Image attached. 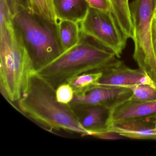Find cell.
<instances>
[{"instance_id": "13", "label": "cell", "mask_w": 156, "mask_h": 156, "mask_svg": "<svg viewBox=\"0 0 156 156\" xmlns=\"http://www.w3.org/2000/svg\"><path fill=\"white\" fill-rule=\"evenodd\" d=\"M111 12L127 39H133V26L129 0H109Z\"/></svg>"}, {"instance_id": "14", "label": "cell", "mask_w": 156, "mask_h": 156, "mask_svg": "<svg viewBox=\"0 0 156 156\" xmlns=\"http://www.w3.org/2000/svg\"><path fill=\"white\" fill-rule=\"evenodd\" d=\"M58 28L59 37L64 51L78 43L80 38L78 23L66 20H60L58 21Z\"/></svg>"}, {"instance_id": "7", "label": "cell", "mask_w": 156, "mask_h": 156, "mask_svg": "<svg viewBox=\"0 0 156 156\" xmlns=\"http://www.w3.org/2000/svg\"><path fill=\"white\" fill-rule=\"evenodd\" d=\"M132 90L123 87H96L85 94L75 95L71 104L83 106H101L114 109L129 100Z\"/></svg>"}, {"instance_id": "21", "label": "cell", "mask_w": 156, "mask_h": 156, "mask_svg": "<svg viewBox=\"0 0 156 156\" xmlns=\"http://www.w3.org/2000/svg\"><path fill=\"white\" fill-rule=\"evenodd\" d=\"M93 136L102 139L116 140L124 139L125 137L119 133L113 132H102L95 133L92 135Z\"/></svg>"}, {"instance_id": "19", "label": "cell", "mask_w": 156, "mask_h": 156, "mask_svg": "<svg viewBox=\"0 0 156 156\" xmlns=\"http://www.w3.org/2000/svg\"><path fill=\"white\" fill-rule=\"evenodd\" d=\"M12 18L21 11L30 9L29 0H3Z\"/></svg>"}, {"instance_id": "3", "label": "cell", "mask_w": 156, "mask_h": 156, "mask_svg": "<svg viewBox=\"0 0 156 156\" xmlns=\"http://www.w3.org/2000/svg\"><path fill=\"white\" fill-rule=\"evenodd\" d=\"M36 72L33 62L6 12L0 13V87L11 102H18Z\"/></svg>"}, {"instance_id": "2", "label": "cell", "mask_w": 156, "mask_h": 156, "mask_svg": "<svg viewBox=\"0 0 156 156\" xmlns=\"http://www.w3.org/2000/svg\"><path fill=\"white\" fill-rule=\"evenodd\" d=\"M118 58L113 52L80 32L76 45L36 72L56 89L76 76L118 66L122 62Z\"/></svg>"}, {"instance_id": "18", "label": "cell", "mask_w": 156, "mask_h": 156, "mask_svg": "<svg viewBox=\"0 0 156 156\" xmlns=\"http://www.w3.org/2000/svg\"><path fill=\"white\" fill-rule=\"evenodd\" d=\"M56 99L59 103L65 105H69L73 99L74 91L68 83L59 85L55 90Z\"/></svg>"}, {"instance_id": "4", "label": "cell", "mask_w": 156, "mask_h": 156, "mask_svg": "<svg viewBox=\"0 0 156 156\" xmlns=\"http://www.w3.org/2000/svg\"><path fill=\"white\" fill-rule=\"evenodd\" d=\"M12 21L36 70L64 52L59 37L58 23L30 9L18 12L12 17Z\"/></svg>"}, {"instance_id": "12", "label": "cell", "mask_w": 156, "mask_h": 156, "mask_svg": "<svg viewBox=\"0 0 156 156\" xmlns=\"http://www.w3.org/2000/svg\"><path fill=\"white\" fill-rule=\"evenodd\" d=\"M86 115L81 123L92 133L108 132L111 121V109L101 106L86 107Z\"/></svg>"}, {"instance_id": "9", "label": "cell", "mask_w": 156, "mask_h": 156, "mask_svg": "<svg viewBox=\"0 0 156 156\" xmlns=\"http://www.w3.org/2000/svg\"><path fill=\"white\" fill-rule=\"evenodd\" d=\"M108 132H116L126 138L134 139L156 140V116L111 122Z\"/></svg>"}, {"instance_id": "6", "label": "cell", "mask_w": 156, "mask_h": 156, "mask_svg": "<svg viewBox=\"0 0 156 156\" xmlns=\"http://www.w3.org/2000/svg\"><path fill=\"white\" fill-rule=\"evenodd\" d=\"M80 32L94 39L120 58L127 39L119 29L111 12L90 7L83 20L78 23Z\"/></svg>"}, {"instance_id": "5", "label": "cell", "mask_w": 156, "mask_h": 156, "mask_svg": "<svg viewBox=\"0 0 156 156\" xmlns=\"http://www.w3.org/2000/svg\"><path fill=\"white\" fill-rule=\"evenodd\" d=\"M135 45L133 58L156 84V57L152 42V26L156 0H133L130 4Z\"/></svg>"}, {"instance_id": "17", "label": "cell", "mask_w": 156, "mask_h": 156, "mask_svg": "<svg viewBox=\"0 0 156 156\" xmlns=\"http://www.w3.org/2000/svg\"><path fill=\"white\" fill-rule=\"evenodd\" d=\"M132 94L129 100L140 102L156 101V87L147 84L134 85L127 87Z\"/></svg>"}, {"instance_id": "22", "label": "cell", "mask_w": 156, "mask_h": 156, "mask_svg": "<svg viewBox=\"0 0 156 156\" xmlns=\"http://www.w3.org/2000/svg\"><path fill=\"white\" fill-rule=\"evenodd\" d=\"M152 42L153 50L156 57V15L154 17L152 22Z\"/></svg>"}, {"instance_id": "8", "label": "cell", "mask_w": 156, "mask_h": 156, "mask_svg": "<svg viewBox=\"0 0 156 156\" xmlns=\"http://www.w3.org/2000/svg\"><path fill=\"white\" fill-rule=\"evenodd\" d=\"M96 84V87H123L134 85H149L156 87V84L142 69H132L123 62L118 66L107 69Z\"/></svg>"}, {"instance_id": "11", "label": "cell", "mask_w": 156, "mask_h": 156, "mask_svg": "<svg viewBox=\"0 0 156 156\" xmlns=\"http://www.w3.org/2000/svg\"><path fill=\"white\" fill-rule=\"evenodd\" d=\"M58 21L66 20L79 23L85 17L90 6L86 0H53Z\"/></svg>"}, {"instance_id": "10", "label": "cell", "mask_w": 156, "mask_h": 156, "mask_svg": "<svg viewBox=\"0 0 156 156\" xmlns=\"http://www.w3.org/2000/svg\"><path fill=\"white\" fill-rule=\"evenodd\" d=\"M150 116H156V101L140 102L128 100L111 110L110 123Z\"/></svg>"}, {"instance_id": "1", "label": "cell", "mask_w": 156, "mask_h": 156, "mask_svg": "<svg viewBox=\"0 0 156 156\" xmlns=\"http://www.w3.org/2000/svg\"><path fill=\"white\" fill-rule=\"evenodd\" d=\"M55 90L36 72L18 101L19 110L47 129H64L92 136V132L84 127L70 106L57 101Z\"/></svg>"}, {"instance_id": "15", "label": "cell", "mask_w": 156, "mask_h": 156, "mask_svg": "<svg viewBox=\"0 0 156 156\" xmlns=\"http://www.w3.org/2000/svg\"><path fill=\"white\" fill-rule=\"evenodd\" d=\"M102 74V72L86 73L70 78L67 83L73 89L75 95L83 94L95 87Z\"/></svg>"}, {"instance_id": "20", "label": "cell", "mask_w": 156, "mask_h": 156, "mask_svg": "<svg viewBox=\"0 0 156 156\" xmlns=\"http://www.w3.org/2000/svg\"><path fill=\"white\" fill-rule=\"evenodd\" d=\"M91 8L106 12H111L109 0H86Z\"/></svg>"}, {"instance_id": "16", "label": "cell", "mask_w": 156, "mask_h": 156, "mask_svg": "<svg viewBox=\"0 0 156 156\" xmlns=\"http://www.w3.org/2000/svg\"><path fill=\"white\" fill-rule=\"evenodd\" d=\"M30 9L53 22L58 23L53 0H29Z\"/></svg>"}]
</instances>
